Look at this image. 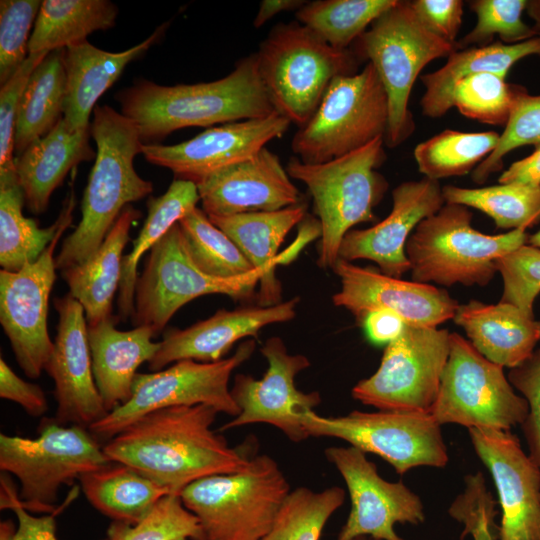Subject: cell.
I'll use <instances>...</instances> for the list:
<instances>
[{
	"label": "cell",
	"instance_id": "ab89813d",
	"mask_svg": "<svg viewBox=\"0 0 540 540\" xmlns=\"http://www.w3.org/2000/svg\"><path fill=\"white\" fill-rule=\"evenodd\" d=\"M397 0H316L296 11L299 23L335 49L348 47Z\"/></svg>",
	"mask_w": 540,
	"mask_h": 540
},
{
	"label": "cell",
	"instance_id": "f35d334b",
	"mask_svg": "<svg viewBox=\"0 0 540 540\" xmlns=\"http://www.w3.org/2000/svg\"><path fill=\"white\" fill-rule=\"evenodd\" d=\"M445 203L477 209L494 221L497 229L528 228L540 219V186L522 183L465 188L443 186Z\"/></svg>",
	"mask_w": 540,
	"mask_h": 540
},
{
	"label": "cell",
	"instance_id": "d590c367",
	"mask_svg": "<svg viewBox=\"0 0 540 540\" xmlns=\"http://www.w3.org/2000/svg\"><path fill=\"white\" fill-rule=\"evenodd\" d=\"M117 6L109 0H44L29 40V54L51 52L86 40L116 24Z\"/></svg>",
	"mask_w": 540,
	"mask_h": 540
},
{
	"label": "cell",
	"instance_id": "7c38bea8",
	"mask_svg": "<svg viewBox=\"0 0 540 540\" xmlns=\"http://www.w3.org/2000/svg\"><path fill=\"white\" fill-rule=\"evenodd\" d=\"M529 405L503 367L485 358L458 333L450 334L448 360L430 414L439 425L511 430L521 425Z\"/></svg>",
	"mask_w": 540,
	"mask_h": 540
},
{
	"label": "cell",
	"instance_id": "60d3db41",
	"mask_svg": "<svg viewBox=\"0 0 540 540\" xmlns=\"http://www.w3.org/2000/svg\"><path fill=\"white\" fill-rule=\"evenodd\" d=\"M178 224L190 257L205 273L235 278L255 270L235 242L202 209L195 208Z\"/></svg>",
	"mask_w": 540,
	"mask_h": 540
},
{
	"label": "cell",
	"instance_id": "ee69618b",
	"mask_svg": "<svg viewBox=\"0 0 540 540\" xmlns=\"http://www.w3.org/2000/svg\"><path fill=\"white\" fill-rule=\"evenodd\" d=\"M107 540H205L198 518L183 504L180 494L163 497L135 525L114 522Z\"/></svg>",
	"mask_w": 540,
	"mask_h": 540
},
{
	"label": "cell",
	"instance_id": "ac0fdd59",
	"mask_svg": "<svg viewBox=\"0 0 540 540\" xmlns=\"http://www.w3.org/2000/svg\"><path fill=\"white\" fill-rule=\"evenodd\" d=\"M325 456L342 476L351 501L336 540H404L394 529L396 523L419 525L425 521L421 498L402 481L383 479L363 451L350 445L331 446Z\"/></svg>",
	"mask_w": 540,
	"mask_h": 540
},
{
	"label": "cell",
	"instance_id": "30bf717a",
	"mask_svg": "<svg viewBox=\"0 0 540 540\" xmlns=\"http://www.w3.org/2000/svg\"><path fill=\"white\" fill-rule=\"evenodd\" d=\"M388 98L374 68L336 78L309 122L292 138L304 163L318 164L356 151L387 132Z\"/></svg>",
	"mask_w": 540,
	"mask_h": 540
},
{
	"label": "cell",
	"instance_id": "2e32d148",
	"mask_svg": "<svg viewBox=\"0 0 540 540\" xmlns=\"http://www.w3.org/2000/svg\"><path fill=\"white\" fill-rule=\"evenodd\" d=\"M75 195H67L61 225L47 248L17 271H0V323L26 376L38 378L53 350L47 328L50 294L56 279L54 252L71 225Z\"/></svg>",
	"mask_w": 540,
	"mask_h": 540
},
{
	"label": "cell",
	"instance_id": "cb8c5ba5",
	"mask_svg": "<svg viewBox=\"0 0 540 540\" xmlns=\"http://www.w3.org/2000/svg\"><path fill=\"white\" fill-rule=\"evenodd\" d=\"M195 184L202 210L208 216L275 211L301 202L299 190L279 156L267 147Z\"/></svg>",
	"mask_w": 540,
	"mask_h": 540
},
{
	"label": "cell",
	"instance_id": "8d00e7d4",
	"mask_svg": "<svg viewBox=\"0 0 540 540\" xmlns=\"http://www.w3.org/2000/svg\"><path fill=\"white\" fill-rule=\"evenodd\" d=\"M25 198L16 168L0 171V265L3 270L17 271L35 261L55 237L62 214L48 227L40 228L25 217Z\"/></svg>",
	"mask_w": 540,
	"mask_h": 540
},
{
	"label": "cell",
	"instance_id": "8992f818",
	"mask_svg": "<svg viewBox=\"0 0 540 540\" xmlns=\"http://www.w3.org/2000/svg\"><path fill=\"white\" fill-rule=\"evenodd\" d=\"M275 110L298 128L315 114L331 83L356 73L353 51L330 46L298 21L275 25L256 52Z\"/></svg>",
	"mask_w": 540,
	"mask_h": 540
},
{
	"label": "cell",
	"instance_id": "bcb514c9",
	"mask_svg": "<svg viewBox=\"0 0 540 540\" xmlns=\"http://www.w3.org/2000/svg\"><path fill=\"white\" fill-rule=\"evenodd\" d=\"M525 145L540 146V94L530 95L522 86L497 146L473 170V181L484 183L491 174L502 169L503 159L509 152Z\"/></svg>",
	"mask_w": 540,
	"mask_h": 540
},
{
	"label": "cell",
	"instance_id": "11a10c76",
	"mask_svg": "<svg viewBox=\"0 0 540 540\" xmlns=\"http://www.w3.org/2000/svg\"><path fill=\"white\" fill-rule=\"evenodd\" d=\"M0 397L19 404L30 416L39 417L48 410V403L42 388L20 378L0 358Z\"/></svg>",
	"mask_w": 540,
	"mask_h": 540
},
{
	"label": "cell",
	"instance_id": "e0dca14e",
	"mask_svg": "<svg viewBox=\"0 0 540 540\" xmlns=\"http://www.w3.org/2000/svg\"><path fill=\"white\" fill-rule=\"evenodd\" d=\"M260 351L267 361V370L261 379L247 374L235 375L230 392L240 412L220 427V431L268 424L292 442L306 440L309 435L302 416L321 402L318 392H302L295 384L297 375L310 366L309 359L301 354H290L279 337L267 339Z\"/></svg>",
	"mask_w": 540,
	"mask_h": 540
},
{
	"label": "cell",
	"instance_id": "6f0895ef",
	"mask_svg": "<svg viewBox=\"0 0 540 540\" xmlns=\"http://www.w3.org/2000/svg\"><path fill=\"white\" fill-rule=\"evenodd\" d=\"M498 181L540 186V146L527 157L513 162L501 173Z\"/></svg>",
	"mask_w": 540,
	"mask_h": 540
},
{
	"label": "cell",
	"instance_id": "6da1fadb",
	"mask_svg": "<svg viewBox=\"0 0 540 540\" xmlns=\"http://www.w3.org/2000/svg\"><path fill=\"white\" fill-rule=\"evenodd\" d=\"M218 413L204 404L159 409L125 427L103 450L112 462L180 494L199 479L237 472L249 464L252 456L244 447H231L212 429Z\"/></svg>",
	"mask_w": 540,
	"mask_h": 540
},
{
	"label": "cell",
	"instance_id": "d6986e66",
	"mask_svg": "<svg viewBox=\"0 0 540 540\" xmlns=\"http://www.w3.org/2000/svg\"><path fill=\"white\" fill-rule=\"evenodd\" d=\"M331 269L341 283L333 304L350 311L360 324L368 313L387 310L408 326L438 327L453 319L459 306L443 288L391 277L370 266L339 258Z\"/></svg>",
	"mask_w": 540,
	"mask_h": 540
},
{
	"label": "cell",
	"instance_id": "7dc6e473",
	"mask_svg": "<svg viewBox=\"0 0 540 540\" xmlns=\"http://www.w3.org/2000/svg\"><path fill=\"white\" fill-rule=\"evenodd\" d=\"M42 1H0V84L9 80L29 55L30 30Z\"/></svg>",
	"mask_w": 540,
	"mask_h": 540
},
{
	"label": "cell",
	"instance_id": "9c48e42d",
	"mask_svg": "<svg viewBox=\"0 0 540 540\" xmlns=\"http://www.w3.org/2000/svg\"><path fill=\"white\" fill-rule=\"evenodd\" d=\"M112 461L88 430L43 419L35 438L0 434V469L20 482V504L29 512L54 511L64 485Z\"/></svg>",
	"mask_w": 540,
	"mask_h": 540
},
{
	"label": "cell",
	"instance_id": "f6af8a7d",
	"mask_svg": "<svg viewBox=\"0 0 540 540\" xmlns=\"http://www.w3.org/2000/svg\"><path fill=\"white\" fill-rule=\"evenodd\" d=\"M526 6L527 0L469 1V7L476 15V24L457 41L458 50L488 45L495 35L504 44H516L540 35L522 19Z\"/></svg>",
	"mask_w": 540,
	"mask_h": 540
},
{
	"label": "cell",
	"instance_id": "836d02e7",
	"mask_svg": "<svg viewBox=\"0 0 540 540\" xmlns=\"http://www.w3.org/2000/svg\"><path fill=\"white\" fill-rule=\"evenodd\" d=\"M200 201L194 182L176 178L167 191L147 201V218L133 248L122 260L121 281L117 298L119 316L122 320L132 318L134 313L135 289L138 279V264L142 256L180 220L197 208Z\"/></svg>",
	"mask_w": 540,
	"mask_h": 540
},
{
	"label": "cell",
	"instance_id": "91938a15",
	"mask_svg": "<svg viewBox=\"0 0 540 540\" xmlns=\"http://www.w3.org/2000/svg\"><path fill=\"white\" fill-rule=\"evenodd\" d=\"M525 11L534 21L533 27L540 33V0H528Z\"/></svg>",
	"mask_w": 540,
	"mask_h": 540
},
{
	"label": "cell",
	"instance_id": "9f6ffc18",
	"mask_svg": "<svg viewBox=\"0 0 540 540\" xmlns=\"http://www.w3.org/2000/svg\"><path fill=\"white\" fill-rule=\"evenodd\" d=\"M361 324L364 326L368 340L378 345H387L395 340L406 325L398 315L387 310L368 313Z\"/></svg>",
	"mask_w": 540,
	"mask_h": 540
},
{
	"label": "cell",
	"instance_id": "603a6c76",
	"mask_svg": "<svg viewBox=\"0 0 540 540\" xmlns=\"http://www.w3.org/2000/svg\"><path fill=\"white\" fill-rule=\"evenodd\" d=\"M392 210L367 229H352L343 238L339 258L366 259L388 276L401 278L410 271L406 243L417 225L445 204L439 181L426 177L405 181L392 191Z\"/></svg>",
	"mask_w": 540,
	"mask_h": 540
},
{
	"label": "cell",
	"instance_id": "d6a6232c",
	"mask_svg": "<svg viewBox=\"0 0 540 540\" xmlns=\"http://www.w3.org/2000/svg\"><path fill=\"white\" fill-rule=\"evenodd\" d=\"M89 503L114 522H141L170 491L131 467L111 462L79 478Z\"/></svg>",
	"mask_w": 540,
	"mask_h": 540
},
{
	"label": "cell",
	"instance_id": "5b68a950",
	"mask_svg": "<svg viewBox=\"0 0 540 540\" xmlns=\"http://www.w3.org/2000/svg\"><path fill=\"white\" fill-rule=\"evenodd\" d=\"M472 218L468 207L445 203L417 225L405 247L413 281L484 287L497 273L496 261L528 243L525 227L489 235Z\"/></svg>",
	"mask_w": 540,
	"mask_h": 540
},
{
	"label": "cell",
	"instance_id": "f546056e",
	"mask_svg": "<svg viewBox=\"0 0 540 540\" xmlns=\"http://www.w3.org/2000/svg\"><path fill=\"white\" fill-rule=\"evenodd\" d=\"M90 128L71 131L62 118L55 127L15 157L25 205L33 214L46 211L50 197L68 172L96 157L89 144Z\"/></svg>",
	"mask_w": 540,
	"mask_h": 540
},
{
	"label": "cell",
	"instance_id": "1f68e13d",
	"mask_svg": "<svg viewBox=\"0 0 540 540\" xmlns=\"http://www.w3.org/2000/svg\"><path fill=\"white\" fill-rule=\"evenodd\" d=\"M531 55L540 56V35L516 44L497 41L454 51L441 68L420 77L425 87L420 100L422 114L437 119L453 108L454 87L460 79L480 72L506 77L516 62Z\"/></svg>",
	"mask_w": 540,
	"mask_h": 540
},
{
	"label": "cell",
	"instance_id": "5bb4252c",
	"mask_svg": "<svg viewBox=\"0 0 540 540\" xmlns=\"http://www.w3.org/2000/svg\"><path fill=\"white\" fill-rule=\"evenodd\" d=\"M302 422L309 437L341 439L381 457L400 475L420 466L443 468L449 461L441 425L430 413L355 410L324 417L310 410Z\"/></svg>",
	"mask_w": 540,
	"mask_h": 540
},
{
	"label": "cell",
	"instance_id": "277c9868",
	"mask_svg": "<svg viewBox=\"0 0 540 540\" xmlns=\"http://www.w3.org/2000/svg\"><path fill=\"white\" fill-rule=\"evenodd\" d=\"M385 138L344 156L318 164L290 158L286 171L307 187L321 226L317 264L331 269L339 259L344 236L356 225L377 220L374 208L388 182L377 169L386 160Z\"/></svg>",
	"mask_w": 540,
	"mask_h": 540
},
{
	"label": "cell",
	"instance_id": "db71d44e",
	"mask_svg": "<svg viewBox=\"0 0 540 540\" xmlns=\"http://www.w3.org/2000/svg\"><path fill=\"white\" fill-rule=\"evenodd\" d=\"M1 509H12L18 525L16 540H57L56 523L51 514L34 516L19 501L18 493L7 476H1Z\"/></svg>",
	"mask_w": 540,
	"mask_h": 540
},
{
	"label": "cell",
	"instance_id": "f907efd6",
	"mask_svg": "<svg viewBox=\"0 0 540 540\" xmlns=\"http://www.w3.org/2000/svg\"><path fill=\"white\" fill-rule=\"evenodd\" d=\"M49 52L29 54L0 89V171L15 167L14 139L21 99L29 78Z\"/></svg>",
	"mask_w": 540,
	"mask_h": 540
},
{
	"label": "cell",
	"instance_id": "ba28073f",
	"mask_svg": "<svg viewBox=\"0 0 540 540\" xmlns=\"http://www.w3.org/2000/svg\"><path fill=\"white\" fill-rule=\"evenodd\" d=\"M456 50L457 44L430 32L409 1L402 0H397L354 42L353 52L374 66L387 94V147L401 145L415 129L409 98L420 72L430 62L447 58Z\"/></svg>",
	"mask_w": 540,
	"mask_h": 540
},
{
	"label": "cell",
	"instance_id": "b9f144b4",
	"mask_svg": "<svg viewBox=\"0 0 540 540\" xmlns=\"http://www.w3.org/2000/svg\"><path fill=\"white\" fill-rule=\"evenodd\" d=\"M345 490L331 486L321 491L292 490L272 527L259 540H319L330 517L343 505Z\"/></svg>",
	"mask_w": 540,
	"mask_h": 540
},
{
	"label": "cell",
	"instance_id": "9a60e30c",
	"mask_svg": "<svg viewBox=\"0 0 540 540\" xmlns=\"http://www.w3.org/2000/svg\"><path fill=\"white\" fill-rule=\"evenodd\" d=\"M450 332L405 325L386 345L380 365L351 390L360 403L382 411L430 413L450 350Z\"/></svg>",
	"mask_w": 540,
	"mask_h": 540
},
{
	"label": "cell",
	"instance_id": "ffe728a7",
	"mask_svg": "<svg viewBox=\"0 0 540 540\" xmlns=\"http://www.w3.org/2000/svg\"><path fill=\"white\" fill-rule=\"evenodd\" d=\"M472 446L488 468L502 517L499 540H540V468L510 430L468 429Z\"/></svg>",
	"mask_w": 540,
	"mask_h": 540
},
{
	"label": "cell",
	"instance_id": "74e56055",
	"mask_svg": "<svg viewBox=\"0 0 540 540\" xmlns=\"http://www.w3.org/2000/svg\"><path fill=\"white\" fill-rule=\"evenodd\" d=\"M495 131L463 132L445 129L414 148V159L424 177L439 181L462 176L483 162L495 149Z\"/></svg>",
	"mask_w": 540,
	"mask_h": 540
},
{
	"label": "cell",
	"instance_id": "3957f363",
	"mask_svg": "<svg viewBox=\"0 0 540 540\" xmlns=\"http://www.w3.org/2000/svg\"><path fill=\"white\" fill-rule=\"evenodd\" d=\"M90 135L97 147L95 162L83 194L81 220L55 258L61 272L95 253L124 208L153 191V184L134 167L143 142L132 120L110 106H96Z\"/></svg>",
	"mask_w": 540,
	"mask_h": 540
},
{
	"label": "cell",
	"instance_id": "f1b7e54d",
	"mask_svg": "<svg viewBox=\"0 0 540 540\" xmlns=\"http://www.w3.org/2000/svg\"><path fill=\"white\" fill-rule=\"evenodd\" d=\"M306 211L307 205L301 201L275 211L208 216L235 242L252 266L264 272L257 298L260 306L282 302L281 283L275 275V268L284 261V256L277 252L290 230L306 217Z\"/></svg>",
	"mask_w": 540,
	"mask_h": 540
},
{
	"label": "cell",
	"instance_id": "d4e9b609",
	"mask_svg": "<svg viewBox=\"0 0 540 540\" xmlns=\"http://www.w3.org/2000/svg\"><path fill=\"white\" fill-rule=\"evenodd\" d=\"M299 298L270 306H247L234 310L220 309L211 317L186 329L165 332L160 346L149 362L151 371L162 370L180 360L216 362L225 358L232 346L271 324L292 320Z\"/></svg>",
	"mask_w": 540,
	"mask_h": 540
},
{
	"label": "cell",
	"instance_id": "f5cc1de1",
	"mask_svg": "<svg viewBox=\"0 0 540 540\" xmlns=\"http://www.w3.org/2000/svg\"><path fill=\"white\" fill-rule=\"evenodd\" d=\"M410 7L419 21L433 34L457 44L464 2L461 0H412Z\"/></svg>",
	"mask_w": 540,
	"mask_h": 540
},
{
	"label": "cell",
	"instance_id": "be15d7a7",
	"mask_svg": "<svg viewBox=\"0 0 540 540\" xmlns=\"http://www.w3.org/2000/svg\"><path fill=\"white\" fill-rule=\"evenodd\" d=\"M353 540H375L373 538H368V537H358V538H355Z\"/></svg>",
	"mask_w": 540,
	"mask_h": 540
},
{
	"label": "cell",
	"instance_id": "44dd1931",
	"mask_svg": "<svg viewBox=\"0 0 540 540\" xmlns=\"http://www.w3.org/2000/svg\"><path fill=\"white\" fill-rule=\"evenodd\" d=\"M291 122L279 113L268 117L213 126L175 145L143 144L151 164L171 170L194 183L227 166L253 157L273 139L282 137Z\"/></svg>",
	"mask_w": 540,
	"mask_h": 540
},
{
	"label": "cell",
	"instance_id": "4fadbf2b",
	"mask_svg": "<svg viewBox=\"0 0 540 540\" xmlns=\"http://www.w3.org/2000/svg\"><path fill=\"white\" fill-rule=\"evenodd\" d=\"M263 276L257 269L235 278L205 273L190 257L177 223L149 251L136 283L133 323L152 329L156 336L195 298L222 294L234 300L248 299Z\"/></svg>",
	"mask_w": 540,
	"mask_h": 540
},
{
	"label": "cell",
	"instance_id": "c3c4849f",
	"mask_svg": "<svg viewBox=\"0 0 540 540\" xmlns=\"http://www.w3.org/2000/svg\"><path fill=\"white\" fill-rule=\"evenodd\" d=\"M496 269L503 281L500 302L534 316V301L540 293V248L525 244L499 258Z\"/></svg>",
	"mask_w": 540,
	"mask_h": 540
},
{
	"label": "cell",
	"instance_id": "680465c9",
	"mask_svg": "<svg viewBox=\"0 0 540 540\" xmlns=\"http://www.w3.org/2000/svg\"><path fill=\"white\" fill-rule=\"evenodd\" d=\"M305 3L306 1L302 0H263L259 4L257 14L253 20V26L259 28L281 12L297 11Z\"/></svg>",
	"mask_w": 540,
	"mask_h": 540
},
{
	"label": "cell",
	"instance_id": "83f0119b",
	"mask_svg": "<svg viewBox=\"0 0 540 540\" xmlns=\"http://www.w3.org/2000/svg\"><path fill=\"white\" fill-rule=\"evenodd\" d=\"M452 320L477 351L503 368L522 364L540 342V321L512 304L469 300L459 304Z\"/></svg>",
	"mask_w": 540,
	"mask_h": 540
},
{
	"label": "cell",
	"instance_id": "e575fe53",
	"mask_svg": "<svg viewBox=\"0 0 540 540\" xmlns=\"http://www.w3.org/2000/svg\"><path fill=\"white\" fill-rule=\"evenodd\" d=\"M65 49L49 52L29 78L17 116L15 157L49 133L63 118L66 95Z\"/></svg>",
	"mask_w": 540,
	"mask_h": 540
},
{
	"label": "cell",
	"instance_id": "681fc988",
	"mask_svg": "<svg viewBox=\"0 0 540 540\" xmlns=\"http://www.w3.org/2000/svg\"><path fill=\"white\" fill-rule=\"evenodd\" d=\"M466 488L451 504L449 515L464 525L460 540L471 535L474 540H499V526L494 522L496 502L487 489L481 472L465 477Z\"/></svg>",
	"mask_w": 540,
	"mask_h": 540
},
{
	"label": "cell",
	"instance_id": "7a4b0ae2",
	"mask_svg": "<svg viewBox=\"0 0 540 540\" xmlns=\"http://www.w3.org/2000/svg\"><path fill=\"white\" fill-rule=\"evenodd\" d=\"M115 98L121 113L135 123L143 144H159L186 127H213L277 112L262 82L256 53L215 81L166 86L138 78Z\"/></svg>",
	"mask_w": 540,
	"mask_h": 540
},
{
	"label": "cell",
	"instance_id": "52a82bcc",
	"mask_svg": "<svg viewBox=\"0 0 540 540\" xmlns=\"http://www.w3.org/2000/svg\"><path fill=\"white\" fill-rule=\"evenodd\" d=\"M290 492L277 461L260 454L240 471L189 484L180 497L198 518L205 540H259L272 527Z\"/></svg>",
	"mask_w": 540,
	"mask_h": 540
},
{
	"label": "cell",
	"instance_id": "8fae6325",
	"mask_svg": "<svg viewBox=\"0 0 540 540\" xmlns=\"http://www.w3.org/2000/svg\"><path fill=\"white\" fill-rule=\"evenodd\" d=\"M255 348V341L248 339L231 356L216 362L186 359L154 373H137L130 399L88 430L96 439L109 441L145 414L173 406L204 404L234 418L240 411L231 396L229 380Z\"/></svg>",
	"mask_w": 540,
	"mask_h": 540
},
{
	"label": "cell",
	"instance_id": "6125c7cd",
	"mask_svg": "<svg viewBox=\"0 0 540 540\" xmlns=\"http://www.w3.org/2000/svg\"><path fill=\"white\" fill-rule=\"evenodd\" d=\"M531 246L540 248V230L536 233L529 235L528 243Z\"/></svg>",
	"mask_w": 540,
	"mask_h": 540
},
{
	"label": "cell",
	"instance_id": "7bdbcfd3",
	"mask_svg": "<svg viewBox=\"0 0 540 540\" xmlns=\"http://www.w3.org/2000/svg\"><path fill=\"white\" fill-rule=\"evenodd\" d=\"M521 87L492 72L468 75L454 87L453 107L469 119L505 127Z\"/></svg>",
	"mask_w": 540,
	"mask_h": 540
},
{
	"label": "cell",
	"instance_id": "4316f807",
	"mask_svg": "<svg viewBox=\"0 0 540 540\" xmlns=\"http://www.w3.org/2000/svg\"><path fill=\"white\" fill-rule=\"evenodd\" d=\"M110 316L88 326V341L94 380L108 412L126 403L132 395L137 369L150 362L159 349L152 329L138 326L121 331Z\"/></svg>",
	"mask_w": 540,
	"mask_h": 540
},
{
	"label": "cell",
	"instance_id": "816d5d0a",
	"mask_svg": "<svg viewBox=\"0 0 540 540\" xmlns=\"http://www.w3.org/2000/svg\"><path fill=\"white\" fill-rule=\"evenodd\" d=\"M507 377L529 405V412L520 426L529 455L540 468V346L522 364L510 369Z\"/></svg>",
	"mask_w": 540,
	"mask_h": 540
},
{
	"label": "cell",
	"instance_id": "7402d4cb",
	"mask_svg": "<svg viewBox=\"0 0 540 540\" xmlns=\"http://www.w3.org/2000/svg\"><path fill=\"white\" fill-rule=\"evenodd\" d=\"M57 334L45 371L54 381L55 417L60 424L90 425L108 411L97 389L82 305L70 294L55 298Z\"/></svg>",
	"mask_w": 540,
	"mask_h": 540
},
{
	"label": "cell",
	"instance_id": "4dcf8cb0",
	"mask_svg": "<svg viewBox=\"0 0 540 540\" xmlns=\"http://www.w3.org/2000/svg\"><path fill=\"white\" fill-rule=\"evenodd\" d=\"M141 212L128 205L106 235L100 247L83 263L62 271L69 293L83 307L87 325L112 316V303L119 289L123 251L133 223Z\"/></svg>",
	"mask_w": 540,
	"mask_h": 540
},
{
	"label": "cell",
	"instance_id": "484cf974",
	"mask_svg": "<svg viewBox=\"0 0 540 540\" xmlns=\"http://www.w3.org/2000/svg\"><path fill=\"white\" fill-rule=\"evenodd\" d=\"M162 24L144 41L121 52H109L87 40L65 49L66 95L63 119L71 131L90 128V116L98 99L120 77L126 66L138 59L164 35Z\"/></svg>",
	"mask_w": 540,
	"mask_h": 540
},
{
	"label": "cell",
	"instance_id": "94428289",
	"mask_svg": "<svg viewBox=\"0 0 540 540\" xmlns=\"http://www.w3.org/2000/svg\"><path fill=\"white\" fill-rule=\"evenodd\" d=\"M16 526L11 520L1 521L0 523V540H16Z\"/></svg>",
	"mask_w": 540,
	"mask_h": 540
}]
</instances>
